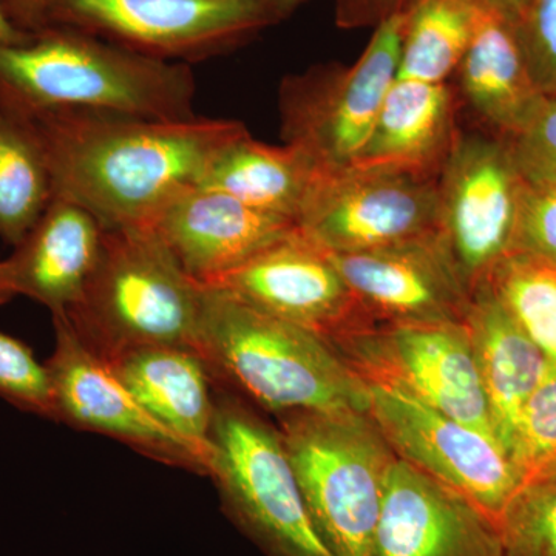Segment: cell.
<instances>
[{
  "label": "cell",
  "mask_w": 556,
  "mask_h": 556,
  "mask_svg": "<svg viewBox=\"0 0 556 556\" xmlns=\"http://www.w3.org/2000/svg\"><path fill=\"white\" fill-rule=\"evenodd\" d=\"M53 197H61L104 229L152 225L179 193L200 186L214 160L247 134L240 121H163L51 110L30 116Z\"/></svg>",
  "instance_id": "obj_1"
},
{
  "label": "cell",
  "mask_w": 556,
  "mask_h": 556,
  "mask_svg": "<svg viewBox=\"0 0 556 556\" xmlns=\"http://www.w3.org/2000/svg\"><path fill=\"white\" fill-rule=\"evenodd\" d=\"M190 64L144 56L90 33L50 24L0 43V108L30 118L51 110L137 118H195Z\"/></svg>",
  "instance_id": "obj_2"
},
{
  "label": "cell",
  "mask_w": 556,
  "mask_h": 556,
  "mask_svg": "<svg viewBox=\"0 0 556 556\" xmlns=\"http://www.w3.org/2000/svg\"><path fill=\"white\" fill-rule=\"evenodd\" d=\"M197 350L218 387L276 417L367 413L368 387L328 339L203 287Z\"/></svg>",
  "instance_id": "obj_3"
},
{
  "label": "cell",
  "mask_w": 556,
  "mask_h": 556,
  "mask_svg": "<svg viewBox=\"0 0 556 556\" xmlns=\"http://www.w3.org/2000/svg\"><path fill=\"white\" fill-rule=\"evenodd\" d=\"M203 287L152 225L102 228L100 255L64 314L94 354L113 361L137 348H197Z\"/></svg>",
  "instance_id": "obj_4"
},
{
  "label": "cell",
  "mask_w": 556,
  "mask_h": 556,
  "mask_svg": "<svg viewBox=\"0 0 556 556\" xmlns=\"http://www.w3.org/2000/svg\"><path fill=\"white\" fill-rule=\"evenodd\" d=\"M318 535L334 556H375L393 450L367 413L277 417Z\"/></svg>",
  "instance_id": "obj_5"
},
{
  "label": "cell",
  "mask_w": 556,
  "mask_h": 556,
  "mask_svg": "<svg viewBox=\"0 0 556 556\" xmlns=\"http://www.w3.org/2000/svg\"><path fill=\"white\" fill-rule=\"evenodd\" d=\"M208 478L223 511L266 556H334L311 519L278 428L217 383Z\"/></svg>",
  "instance_id": "obj_6"
},
{
  "label": "cell",
  "mask_w": 556,
  "mask_h": 556,
  "mask_svg": "<svg viewBox=\"0 0 556 556\" xmlns=\"http://www.w3.org/2000/svg\"><path fill=\"white\" fill-rule=\"evenodd\" d=\"M407 7L378 22L356 64L311 68L280 87L281 135L320 169L353 166L397 78Z\"/></svg>",
  "instance_id": "obj_7"
},
{
  "label": "cell",
  "mask_w": 556,
  "mask_h": 556,
  "mask_svg": "<svg viewBox=\"0 0 556 556\" xmlns=\"http://www.w3.org/2000/svg\"><path fill=\"white\" fill-rule=\"evenodd\" d=\"M285 17L263 0H53L47 25L190 64L237 49Z\"/></svg>",
  "instance_id": "obj_8"
},
{
  "label": "cell",
  "mask_w": 556,
  "mask_h": 556,
  "mask_svg": "<svg viewBox=\"0 0 556 556\" xmlns=\"http://www.w3.org/2000/svg\"><path fill=\"white\" fill-rule=\"evenodd\" d=\"M329 342L365 383L394 388L496 438L466 321H369Z\"/></svg>",
  "instance_id": "obj_9"
},
{
  "label": "cell",
  "mask_w": 556,
  "mask_h": 556,
  "mask_svg": "<svg viewBox=\"0 0 556 556\" xmlns=\"http://www.w3.org/2000/svg\"><path fill=\"white\" fill-rule=\"evenodd\" d=\"M438 178L383 167L320 169L299 229L329 254H362L438 236Z\"/></svg>",
  "instance_id": "obj_10"
},
{
  "label": "cell",
  "mask_w": 556,
  "mask_h": 556,
  "mask_svg": "<svg viewBox=\"0 0 556 556\" xmlns=\"http://www.w3.org/2000/svg\"><path fill=\"white\" fill-rule=\"evenodd\" d=\"M525 185L508 139L456 131L438 178L441 236L471 294L514 252Z\"/></svg>",
  "instance_id": "obj_11"
},
{
  "label": "cell",
  "mask_w": 556,
  "mask_h": 556,
  "mask_svg": "<svg viewBox=\"0 0 556 556\" xmlns=\"http://www.w3.org/2000/svg\"><path fill=\"white\" fill-rule=\"evenodd\" d=\"M367 387L369 419L394 455L467 497L497 525L521 486L501 442L394 388Z\"/></svg>",
  "instance_id": "obj_12"
},
{
  "label": "cell",
  "mask_w": 556,
  "mask_h": 556,
  "mask_svg": "<svg viewBox=\"0 0 556 556\" xmlns=\"http://www.w3.org/2000/svg\"><path fill=\"white\" fill-rule=\"evenodd\" d=\"M54 348L46 364L54 420L115 439L135 452L208 477L207 457L150 416L109 362L84 345L64 314H53Z\"/></svg>",
  "instance_id": "obj_13"
},
{
  "label": "cell",
  "mask_w": 556,
  "mask_h": 556,
  "mask_svg": "<svg viewBox=\"0 0 556 556\" xmlns=\"http://www.w3.org/2000/svg\"><path fill=\"white\" fill-rule=\"evenodd\" d=\"M201 287L222 289L328 340L369 324L328 252L300 229Z\"/></svg>",
  "instance_id": "obj_14"
},
{
  "label": "cell",
  "mask_w": 556,
  "mask_h": 556,
  "mask_svg": "<svg viewBox=\"0 0 556 556\" xmlns=\"http://www.w3.org/2000/svg\"><path fill=\"white\" fill-rule=\"evenodd\" d=\"M329 257L371 324L466 321L471 292L441 233L379 251Z\"/></svg>",
  "instance_id": "obj_15"
},
{
  "label": "cell",
  "mask_w": 556,
  "mask_h": 556,
  "mask_svg": "<svg viewBox=\"0 0 556 556\" xmlns=\"http://www.w3.org/2000/svg\"><path fill=\"white\" fill-rule=\"evenodd\" d=\"M375 556H503L489 515L447 485L394 459L388 471Z\"/></svg>",
  "instance_id": "obj_16"
},
{
  "label": "cell",
  "mask_w": 556,
  "mask_h": 556,
  "mask_svg": "<svg viewBox=\"0 0 556 556\" xmlns=\"http://www.w3.org/2000/svg\"><path fill=\"white\" fill-rule=\"evenodd\" d=\"M152 226L181 268L200 285L229 273L299 229L292 219L203 186L179 193Z\"/></svg>",
  "instance_id": "obj_17"
},
{
  "label": "cell",
  "mask_w": 556,
  "mask_h": 556,
  "mask_svg": "<svg viewBox=\"0 0 556 556\" xmlns=\"http://www.w3.org/2000/svg\"><path fill=\"white\" fill-rule=\"evenodd\" d=\"M101 240L102 226L93 215L53 197L9 257L0 260V306L25 298L51 316L67 313L89 280Z\"/></svg>",
  "instance_id": "obj_18"
},
{
  "label": "cell",
  "mask_w": 556,
  "mask_h": 556,
  "mask_svg": "<svg viewBox=\"0 0 556 556\" xmlns=\"http://www.w3.org/2000/svg\"><path fill=\"white\" fill-rule=\"evenodd\" d=\"M456 75L482 130L504 139L521 134L546 97L533 78L518 22L482 3Z\"/></svg>",
  "instance_id": "obj_19"
},
{
  "label": "cell",
  "mask_w": 556,
  "mask_h": 556,
  "mask_svg": "<svg viewBox=\"0 0 556 556\" xmlns=\"http://www.w3.org/2000/svg\"><path fill=\"white\" fill-rule=\"evenodd\" d=\"M466 327L493 430L510 456L522 409L552 365L486 285L471 294Z\"/></svg>",
  "instance_id": "obj_20"
},
{
  "label": "cell",
  "mask_w": 556,
  "mask_h": 556,
  "mask_svg": "<svg viewBox=\"0 0 556 556\" xmlns=\"http://www.w3.org/2000/svg\"><path fill=\"white\" fill-rule=\"evenodd\" d=\"M109 365L150 416L199 448L211 466L215 380L197 348H137Z\"/></svg>",
  "instance_id": "obj_21"
},
{
  "label": "cell",
  "mask_w": 556,
  "mask_h": 556,
  "mask_svg": "<svg viewBox=\"0 0 556 556\" xmlns=\"http://www.w3.org/2000/svg\"><path fill=\"white\" fill-rule=\"evenodd\" d=\"M456 131L455 93L448 84L396 78L353 166L439 177Z\"/></svg>",
  "instance_id": "obj_22"
},
{
  "label": "cell",
  "mask_w": 556,
  "mask_h": 556,
  "mask_svg": "<svg viewBox=\"0 0 556 556\" xmlns=\"http://www.w3.org/2000/svg\"><path fill=\"white\" fill-rule=\"evenodd\" d=\"M320 167L295 146H270L249 130L223 150L200 186L298 223Z\"/></svg>",
  "instance_id": "obj_23"
},
{
  "label": "cell",
  "mask_w": 556,
  "mask_h": 556,
  "mask_svg": "<svg viewBox=\"0 0 556 556\" xmlns=\"http://www.w3.org/2000/svg\"><path fill=\"white\" fill-rule=\"evenodd\" d=\"M477 11L475 0H412L397 79L447 84L466 54Z\"/></svg>",
  "instance_id": "obj_24"
},
{
  "label": "cell",
  "mask_w": 556,
  "mask_h": 556,
  "mask_svg": "<svg viewBox=\"0 0 556 556\" xmlns=\"http://www.w3.org/2000/svg\"><path fill=\"white\" fill-rule=\"evenodd\" d=\"M53 199L30 119L0 108V239L16 247Z\"/></svg>",
  "instance_id": "obj_25"
},
{
  "label": "cell",
  "mask_w": 556,
  "mask_h": 556,
  "mask_svg": "<svg viewBox=\"0 0 556 556\" xmlns=\"http://www.w3.org/2000/svg\"><path fill=\"white\" fill-rule=\"evenodd\" d=\"M556 368V268L514 251L497 263L485 283Z\"/></svg>",
  "instance_id": "obj_26"
},
{
  "label": "cell",
  "mask_w": 556,
  "mask_h": 556,
  "mask_svg": "<svg viewBox=\"0 0 556 556\" xmlns=\"http://www.w3.org/2000/svg\"><path fill=\"white\" fill-rule=\"evenodd\" d=\"M497 529L503 556H556V478L519 486Z\"/></svg>",
  "instance_id": "obj_27"
},
{
  "label": "cell",
  "mask_w": 556,
  "mask_h": 556,
  "mask_svg": "<svg viewBox=\"0 0 556 556\" xmlns=\"http://www.w3.org/2000/svg\"><path fill=\"white\" fill-rule=\"evenodd\" d=\"M510 459L521 485L556 478V368L548 369L519 417Z\"/></svg>",
  "instance_id": "obj_28"
},
{
  "label": "cell",
  "mask_w": 556,
  "mask_h": 556,
  "mask_svg": "<svg viewBox=\"0 0 556 556\" xmlns=\"http://www.w3.org/2000/svg\"><path fill=\"white\" fill-rule=\"evenodd\" d=\"M0 399L21 412L54 420L46 364L27 343L5 332H0Z\"/></svg>",
  "instance_id": "obj_29"
},
{
  "label": "cell",
  "mask_w": 556,
  "mask_h": 556,
  "mask_svg": "<svg viewBox=\"0 0 556 556\" xmlns=\"http://www.w3.org/2000/svg\"><path fill=\"white\" fill-rule=\"evenodd\" d=\"M508 142L526 182L556 186V93L544 97L525 130Z\"/></svg>",
  "instance_id": "obj_30"
},
{
  "label": "cell",
  "mask_w": 556,
  "mask_h": 556,
  "mask_svg": "<svg viewBox=\"0 0 556 556\" xmlns=\"http://www.w3.org/2000/svg\"><path fill=\"white\" fill-rule=\"evenodd\" d=\"M514 251L535 255L556 268V186L526 182Z\"/></svg>",
  "instance_id": "obj_31"
},
{
  "label": "cell",
  "mask_w": 556,
  "mask_h": 556,
  "mask_svg": "<svg viewBox=\"0 0 556 556\" xmlns=\"http://www.w3.org/2000/svg\"><path fill=\"white\" fill-rule=\"evenodd\" d=\"M518 28L538 87L556 93V0H529Z\"/></svg>",
  "instance_id": "obj_32"
},
{
  "label": "cell",
  "mask_w": 556,
  "mask_h": 556,
  "mask_svg": "<svg viewBox=\"0 0 556 556\" xmlns=\"http://www.w3.org/2000/svg\"><path fill=\"white\" fill-rule=\"evenodd\" d=\"M412 0H339V21L343 25L380 22L394 11L405 9Z\"/></svg>",
  "instance_id": "obj_33"
},
{
  "label": "cell",
  "mask_w": 556,
  "mask_h": 556,
  "mask_svg": "<svg viewBox=\"0 0 556 556\" xmlns=\"http://www.w3.org/2000/svg\"><path fill=\"white\" fill-rule=\"evenodd\" d=\"M9 20L20 30L36 33L47 27V16L53 0H0Z\"/></svg>",
  "instance_id": "obj_34"
},
{
  "label": "cell",
  "mask_w": 556,
  "mask_h": 556,
  "mask_svg": "<svg viewBox=\"0 0 556 556\" xmlns=\"http://www.w3.org/2000/svg\"><path fill=\"white\" fill-rule=\"evenodd\" d=\"M31 35L20 30L13 24L3 11L2 2H0V43H22L30 39Z\"/></svg>",
  "instance_id": "obj_35"
},
{
  "label": "cell",
  "mask_w": 556,
  "mask_h": 556,
  "mask_svg": "<svg viewBox=\"0 0 556 556\" xmlns=\"http://www.w3.org/2000/svg\"><path fill=\"white\" fill-rule=\"evenodd\" d=\"M475 2L482 3V5L492 7L501 13L507 14L511 20L519 21V17L525 13L529 0H475Z\"/></svg>",
  "instance_id": "obj_36"
},
{
  "label": "cell",
  "mask_w": 556,
  "mask_h": 556,
  "mask_svg": "<svg viewBox=\"0 0 556 556\" xmlns=\"http://www.w3.org/2000/svg\"><path fill=\"white\" fill-rule=\"evenodd\" d=\"M263 2H268L270 5L276 7V9L283 11L287 16L299 9L303 3L308 2V0H263Z\"/></svg>",
  "instance_id": "obj_37"
}]
</instances>
